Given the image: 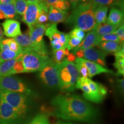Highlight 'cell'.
<instances>
[{
	"label": "cell",
	"mask_w": 124,
	"mask_h": 124,
	"mask_svg": "<svg viewBox=\"0 0 124 124\" xmlns=\"http://www.w3.org/2000/svg\"><path fill=\"white\" fill-rule=\"evenodd\" d=\"M28 3H39L41 0H27Z\"/></svg>",
	"instance_id": "47"
},
{
	"label": "cell",
	"mask_w": 124,
	"mask_h": 124,
	"mask_svg": "<svg viewBox=\"0 0 124 124\" xmlns=\"http://www.w3.org/2000/svg\"><path fill=\"white\" fill-rule=\"evenodd\" d=\"M69 37H72V38H77L80 39V40H83V39L85 37V31L82 30L80 28H74L73 30H72L69 33Z\"/></svg>",
	"instance_id": "39"
},
{
	"label": "cell",
	"mask_w": 124,
	"mask_h": 124,
	"mask_svg": "<svg viewBox=\"0 0 124 124\" xmlns=\"http://www.w3.org/2000/svg\"><path fill=\"white\" fill-rule=\"evenodd\" d=\"M29 124H49L47 116L45 114H38Z\"/></svg>",
	"instance_id": "36"
},
{
	"label": "cell",
	"mask_w": 124,
	"mask_h": 124,
	"mask_svg": "<svg viewBox=\"0 0 124 124\" xmlns=\"http://www.w3.org/2000/svg\"><path fill=\"white\" fill-rule=\"evenodd\" d=\"M115 33L117 35L119 39L120 44H124V23L118 27V28L115 31Z\"/></svg>",
	"instance_id": "40"
},
{
	"label": "cell",
	"mask_w": 124,
	"mask_h": 124,
	"mask_svg": "<svg viewBox=\"0 0 124 124\" xmlns=\"http://www.w3.org/2000/svg\"><path fill=\"white\" fill-rule=\"evenodd\" d=\"M69 2L70 3V5L71 7V8L72 9H74L82 1H85V0H68Z\"/></svg>",
	"instance_id": "41"
},
{
	"label": "cell",
	"mask_w": 124,
	"mask_h": 124,
	"mask_svg": "<svg viewBox=\"0 0 124 124\" xmlns=\"http://www.w3.org/2000/svg\"><path fill=\"white\" fill-rule=\"evenodd\" d=\"M22 48V52L27 51H35V46L31 41L28 34H21L13 38Z\"/></svg>",
	"instance_id": "22"
},
{
	"label": "cell",
	"mask_w": 124,
	"mask_h": 124,
	"mask_svg": "<svg viewBox=\"0 0 124 124\" xmlns=\"http://www.w3.org/2000/svg\"><path fill=\"white\" fill-rule=\"evenodd\" d=\"M97 5L90 1L80 3L73 9L65 22L74 28H80L83 31L93 30L97 24L94 16V9Z\"/></svg>",
	"instance_id": "2"
},
{
	"label": "cell",
	"mask_w": 124,
	"mask_h": 124,
	"mask_svg": "<svg viewBox=\"0 0 124 124\" xmlns=\"http://www.w3.org/2000/svg\"><path fill=\"white\" fill-rule=\"evenodd\" d=\"M2 63V60H1V58H0V64H1V63Z\"/></svg>",
	"instance_id": "49"
},
{
	"label": "cell",
	"mask_w": 124,
	"mask_h": 124,
	"mask_svg": "<svg viewBox=\"0 0 124 124\" xmlns=\"http://www.w3.org/2000/svg\"><path fill=\"white\" fill-rule=\"evenodd\" d=\"M90 1L97 5H103L108 7H117L124 10V0H85Z\"/></svg>",
	"instance_id": "27"
},
{
	"label": "cell",
	"mask_w": 124,
	"mask_h": 124,
	"mask_svg": "<svg viewBox=\"0 0 124 124\" xmlns=\"http://www.w3.org/2000/svg\"><path fill=\"white\" fill-rule=\"evenodd\" d=\"M23 53L22 61L25 72L39 71L50 60L49 57L43 56L33 51H27Z\"/></svg>",
	"instance_id": "5"
},
{
	"label": "cell",
	"mask_w": 124,
	"mask_h": 124,
	"mask_svg": "<svg viewBox=\"0 0 124 124\" xmlns=\"http://www.w3.org/2000/svg\"><path fill=\"white\" fill-rule=\"evenodd\" d=\"M28 96L23 93L0 90V98L8 103L20 118L27 113L29 108Z\"/></svg>",
	"instance_id": "4"
},
{
	"label": "cell",
	"mask_w": 124,
	"mask_h": 124,
	"mask_svg": "<svg viewBox=\"0 0 124 124\" xmlns=\"http://www.w3.org/2000/svg\"><path fill=\"white\" fill-rule=\"evenodd\" d=\"M0 90L23 93L30 95L32 91L21 79L8 76L0 77Z\"/></svg>",
	"instance_id": "9"
},
{
	"label": "cell",
	"mask_w": 124,
	"mask_h": 124,
	"mask_svg": "<svg viewBox=\"0 0 124 124\" xmlns=\"http://www.w3.org/2000/svg\"><path fill=\"white\" fill-rule=\"evenodd\" d=\"M4 38V33H3V31L2 30V28L0 27V41H2Z\"/></svg>",
	"instance_id": "46"
},
{
	"label": "cell",
	"mask_w": 124,
	"mask_h": 124,
	"mask_svg": "<svg viewBox=\"0 0 124 124\" xmlns=\"http://www.w3.org/2000/svg\"><path fill=\"white\" fill-rule=\"evenodd\" d=\"M69 16L67 11H61L50 7L49 8L48 18L51 24H58L59 23L64 22Z\"/></svg>",
	"instance_id": "17"
},
{
	"label": "cell",
	"mask_w": 124,
	"mask_h": 124,
	"mask_svg": "<svg viewBox=\"0 0 124 124\" xmlns=\"http://www.w3.org/2000/svg\"><path fill=\"white\" fill-rule=\"evenodd\" d=\"M51 103L53 115L64 120L92 122L98 116L95 108L77 95L59 94Z\"/></svg>",
	"instance_id": "1"
},
{
	"label": "cell",
	"mask_w": 124,
	"mask_h": 124,
	"mask_svg": "<svg viewBox=\"0 0 124 124\" xmlns=\"http://www.w3.org/2000/svg\"><path fill=\"white\" fill-rule=\"evenodd\" d=\"M70 54V51L66 48L56 51H53V61L56 64L60 63L64 60V58Z\"/></svg>",
	"instance_id": "30"
},
{
	"label": "cell",
	"mask_w": 124,
	"mask_h": 124,
	"mask_svg": "<svg viewBox=\"0 0 124 124\" xmlns=\"http://www.w3.org/2000/svg\"><path fill=\"white\" fill-rule=\"evenodd\" d=\"M97 38V34L94 29L90 31L80 44L72 50V54H74L79 49H86L96 46Z\"/></svg>",
	"instance_id": "16"
},
{
	"label": "cell",
	"mask_w": 124,
	"mask_h": 124,
	"mask_svg": "<svg viewBox=\"0 0 124 124\" xmlns=\"http://www.w3.org/2000/svg\"><path fill=\"white\" fill-rule=\"evenodd\" d=\"M7 41L9 48H10L11 50L15 51V52H18L19 54L22 52V48H21V47L13 38L7 39Z\"/></svg>",
	"instance_id": "38"
},
{
	"label": "cell",
	"mask_w": 124,
	"mask_h": 124,
	"mask_svg": "<svg viewBox=\"0 0 124 124\" xmlns=\"http://www.w3.org/2000/svg\"><path fill=\"white\" fill-rule=\"evenodd\" d=\"M14 0H0L1 4H8V3H13Z\"/></svg>",
	"instance_id": "45"
},
{
	"label": "cell",
	"mask_w": 124,
	"mask_h": 124,
	"mask_svg": "<svg viewBox=\"0 0 124 124\" xmlns=\"http://www.w3.org/2000/svg\"><path fill=\"white\" fill-rule=\"evenodd\" d=\"M20 118L15 110L0 98V124H16Z\"/></svg>",
	"instance_id": "11"
},
{
	"label": "cell",
	"mask_w": 124,
	"mask_h": 124,
	"mask_svg": "<svg viewBox=\"0 0 124 124\" xmlns=\"http://www.w3.org/2000/svg\"><path fill=\"white\" fill-rule=\"evenodd\" d=\"M119 85H120V87L121 91H124V79H121L118 80Z\"/></svg>",
	"instance_id": "44"
},
{
	"label": "cell",
	"mask_w": 124,
	"mask_h": 124,
	"mask_svg": "<svg viewBox=\"0 0 124 124\" xmlns=\"http://www.w3.org/2000/svg\"><path fill=\"white\" fill-rule=\"evenodd\" d=\"M23 56V53L21 52L16 57V62L12 71V75L16 74L24 73V72H25L24 68V66H23L22 61Z\"/></svg>",
	"instance_id": "31"
},
{
	"label": "cell",
	"mask_w": 124,
	"mask_h": 124,
	"mask_svg": "<svg viewBox=\"0 0 124 124\" xmlns=\"http://www.w3.org/2000/svg\"><path fill=\"white\" fill-rule=\"evenodd\" d=\"M58 69L59 87L65 92L73 91L76 89V83L80 77L73 62L67 61L66 59L57 64Z\"/></svg>",
	"instance_id": "3"
},
{
	"label": "cell",
	"mask_w": 124,
	"mask_h": 124,
	"mask_svg": "<svg viewBox=\"0 0 124 124\" xmlns=\"http://www.w3.org/2000/svg\"><path fill=\"white\" fill-rule=\"evenodd\" d=\"M82 41V40L79 38L69 37V40H68L67 45V48L69 49V51L74 49L80 44Z\"/></svg>",
	"instance_id": "37"
},
{
	"label": "cell",
	"mask_w": 124,
	"mask_h": 124,
	"mask_svg": "<svg viewBox=\"0 0 124 124\" xmlns=\"http://www.w3.org/2000/svg\"><path fill=\"white\" fill-rule=\"evenodd\" d=\"M4 34L6 36L14 38L22 34L19 21L13 19H7L2 23Z\"/></svg>",
	"instance_id": "14"
},
{
	"label": "cell",
	"mask_w": 124,
	"mask_h": 124,
	"mask_svg": "<svg viewBox=\"0 0 124 124\" xmlns=\"http://www.w3.org/2000/svg\"><path fill=\"white\" fill-rule=\"evenodd\" d=\"M75 59H76V56L74 55V54L71 53V54H70L69 55L67 56V58L66 59L69 62H72L75 60Z\"/></svg>",
	"instance_id": "43"
},
{
	"label": "cell",
	"mask_w": 124,
	"mask_h": 124,
	"mask_svg": "<svg viewBox=\"0 0 124 124\" xmlns=\"http://www.w3.org/2000/svg\"><path fill=\"white\" fill-rule=\"evenodd\" d=\"M52 7L61 11H67L70 9L71 5L68 0H58Z\"/></svg>",
	"instance_id": "35"
},
{
	"label": "cell",
	"mask_w": 124,
	"mask_h": 124,
	"mask_svg": "<svg viewBox=\"0 0 124 124\" xmlns=\"http://www.w3.org/2000/svg\"><path fill=\"white\" fill-rule=\"evenodd\" d=\"M19 54L18 52H15L10 49L7 39L2 40L0 41V58L2 62L16 58Z\"/></svg>",
	"instance_id": "19"
},
{
	"label": "cell",
	"mask_w": 124,
	"mask_h": 124,
	"mask_svg": "<svg viewBox=\"0 0 124 124\" xmlns=\"http://www.w3.org/2000/svg\"><path fill=\"white\" fill-rule=\"evenodd\" d=\"M108 8L106 6L97 5L94 9V19L97 24L105 23L107 21Z\"/></svg>",
	"instance_id": "24"
},
{
	"label": "cell",
	"mask_w": 124,
	"mask_h": 124,
	"mask_svg": "<svg viewBox=\"0 0 124 124\" xmlns=\"http://www.w3.org/2000/svg\"><path fill=\"white\" fill-rule=\"evenodd\" d=\"M97 46L101 50L103 51L106 54H115L116 52H117L118 51L121 50L122 48L124 47V44H120L116 41H102L99 43Z\"/></svg>",
	"instance_id": "21"
},
{
	"label": "cell",
	"mask_w": 124,
	"mask_h": 124,
	"mask_svg": "<svg viewBox=\"0 0 124 124\" xmlns=\"http://www.w3.org/2000/svg\"><path fill=\"white\" fill-rule=\"evenodd\" d=\"M107 23L119 27L124 23V10L116 7H112L107 17Z\"/></svg>",
	"instance_id": "18"
},
{
	"label": "cell",
	"mask_w": 124,
	"mask_h": 124,
	"mask_svg": "<svg viewBox=\"0 0 124 124\" xmlns=\"http://www.w3.org/2000/svg\"><path fill=\"white\" fill-rule=\"evenodd\" d=\"M45 35L50 40L53 51H56L67 47L69 36L60 32L57 28L56 24H46Z\"/></svg>",
	"instance_id": "7"
},
{
	"label": "cell",
	"mask_w": 124,
	"mask_h": 124,
	"mask_svg": "<svg viewBox=\"0 0 124 124\" xmlns=\"http://www.w3.org/2000/svg\"><path fill=\"white\" fill-rule=\"evenodd\" d=\"M74 55L78 58H83L89 61L95 62L105 67L106 66V54L102 50L94 48L93 47L86 49H79L76 51Z\"/></svg>",
	"instance_id": "10"
},
{
	"label": "cell",
	"mask_w": 124,
	"mask_h": 124,
	"mask_svg": "<svg viewBox=\"0 0 124 124\" xmlns=\"http://www.w3.org/2000/svg\"><path fill=\"white\" fill-rule=\"evenodd\" d=\"M76 89L82 90L83 92V97L86 100L92 102V93L88 83V78L79 77L76 83Z\"/></svg>",
	"instance_id": "20"
},
{
	"label": "cell",
	"mask_w": 124,
	"mask_h": 124,
	"mask_svg": "<svg viewBox=\"0 0 124 124\" xmlns=\"http://www.w3.org/2000/svg\"><path fill=\"white\" fill-rule=\"evenodd\" d=\"M58 1V0H41V1L49 8L50 7H52L54 4H55Z\"/></svg>",
	"instance_id": "42"
},
{
	"label": "cell",
	"mask_w": 124,
	"mask_h": 124,
	"mask_svg": "<svg viewBox=\"0 0 124 124\" xmlns=\"http://www.w3.org/2000/svg\"><path fill=\"white\" fill-rule=\"evenodd\" d=\"M17 15L13 3L1 4L0 3V19L15 17Z\"/></svg>",
	"instance_id": "23"
},
{
	"label": "cell",
	"mask_w": 124,
	"mask_h": 124,
	"mask_svg": "<svg viewBox=\"0 0 124 124\" xmlns=\"http://www.w3.org/2000/svg\"><path fill=\"white\" fill-rule=\"evenodd\" d=\"M16 60V58L3 62L0 64V77L12 75V71Z\"/></svg>",
	"instance_id": "28"
},
{
	"label": "cell",
	"mask_w": 124,
	"mask_h": 124,
	"mask_svg": "<svg viewBox=\"0 0 124 124\" xmlns=\"http://www.w3.org/2000/svg\"><path fill=\"white\" fill-rule=\"evenodd\" d=\"M115 55V63L114 67L117 70L118 75H124V47L114 54Z\"/></svg>",
	"instance_id": "26"
},
{
	"label": "cell",
	"mask_w": 124,
	"mask_h": 124,
	"mask_svg": "<svg viewBox=\"0 0 124 124\" xmlns=\"http://www.w3.org/2000/svg\"><path fill=\"white\" fill-rule=\"evenodd\" d=\"M39 5L40 11L36 24H44L48 21V16L49 8L46 7L42 1H40Z\"/></svg>",
	"instance_id": "29"
},
{
	"label": "cell",
	"mask_w": 124,
	"mask_h": 124,
	"mask_svg": "<svg viewBox=\"0 0 124 124\" xmlns=\"http://www.w3.org/2000/svg\"><path fill=\"white\" fill-rule=\"evenodd\" d=\"M46 24H36L29 27L28 34L35 46V52L45 57H48V52L43 36L46 29Z\"/></svg>",
	"instance_id": "6"
},
{
	"label": "cell",
	"mask_w": 124,
	"mask_h": 124,
	"mask_svg": "<svg viewBox=\"0 0 124 124\" xmlns=\"http://www.w3.org/2000/svg\"><path fill=\"white\" fill-rule=\"evenodd\" d=\"M58 124H78L72 123V122H64L62 121H59Z\"/></svg>",
	"instance_id": "48"
},
{
	"label": "cell",
	"mask_w": 124,
	"mask_h": 124,
	"mask_svg": "<svg viewBox=\"0 0 124 124\" xmlns=\"http://www.w3.org/2000/svg\"><path fill=\"white\" fill-rule=\"evenodd\" d=\"M83 61L87 69V77L89 78H91L94 76L102 73L114 74V72L113 71L106 69L103 66L95 63V62L89 61V60H86L85 59H83Z\"/></svg>",
	"instance_id": "15"
},
{
	"label": "cell",
	"mask_w": 124,
	"mask_h": 124,
	"mask_svg": "<svg viewBox=\"0 0 124 124\" xmlns=\"http://www.w3.org/2000/svg\"><path fill=\"white\" fill-rule=\"evenodd\" d=\"M116 41V42L120 43L119 41V39L118 38L117 35L115 33V32H113V33L107 34L101 36H98L97 39V43H96V46H97L99 43L102 41Z\"/></svg>",
	"instance_id": "34"
},
{
	"label": "cell",
	"mask_w": 124,
	"mask_h": 124,
	"mask_svg": "<svg viewBox=\"0 0 124 124\" xmlns=\"http://www.w3.org/2000/svg\"><path fill=\"white\" fill-rule=\"evenodd\" d=\"M13 4L17 13L23 16L28 7L27 0H14Z\"/></svg>",
	"instance_id": "33"
},
{
	"label": "cell",
	"mask_w": 124,
	"mask_h": 124,
	"mask_svg": "<svg viewBox=\"0 0 124 124\" xmlns=\"http://www.w3.org/2000/svg\"><path fill=\"white\" fill-rule=\"evenodd\" d=\"M88 83L92 93V102L99 103L103 101L108 94V89L101 83H97L88 78Z\"/></svg>",
	"instance_id": "13"
},
{
	"label": "cell",
	"mask_w": 124,
	"mask_h": 124,
	"mask_svg": "<svg viewBox=\"0 0 124 124\" xmlns=\"http://www.w3.org/2000/svg\"><path fill=\"white\" fill-rule=\"evenodd\" d=\"M39 77L44 84L48 87H59L58 69L57 64L52 59L39 71Z\"/></svg>",
	"instance_id": "8"
},
{
	"label": "cell",
	"mask_w": 124,
	"mask_h": 124,
	"mask_svg": "<svg viewBox=\"0 0 124 124\" xmlns=\"http://www.w3.org/2000/svg\"><path fill=\"white\" fill-rule=\"evenodd\" d=\"M40 11L39 3H28V7L22 18V21L28 26L32 27L36 24Z\"/></svg>",
	"instance_id": "12"
},
{
	"label": "cell",
	"mask_w": 124,
	"mask_h": 124,
	"mask_svg": "<svg viewBox=\"0 0 124 124\" xmlns=\"http://www.w3.org/2000/svg\"><path fill=\"white\" fill-rule=\"evenodd\" d=\"M74 61H75L74 64H75L76 68L79 74L80 77H87V69L83 61V58H77L75 59Z\"/></svg>",
	"instance_id": "32"
},
{
	"label": "cell",
	"mask_w": 124,
	"mask_h": 124,
	"mask_svg": "<svg viewBox=\"0 0 124 124\" xmlns=\"http://www.w3.org/2000/svg\"><path fill=\"white\" fill-rule=\"evenodd\" d=\"M118 27L117 26L106 22L105 23H102V24H97L93 29L95 30L98 36H101L115 32Z\"/></svg>",
	"instance_id": "25"
}]
</instances>
